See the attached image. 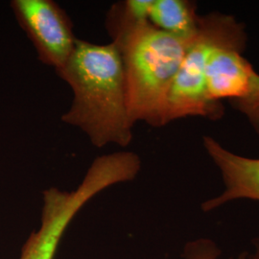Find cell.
I'll use <instances>...</instances> for the list:
<instances>
[{
  "instance_id": "cell-1",
  "label": "cell",
  "mask_w": 259,
  "mask_h": 259,
  "mask_svg": "<svg viewBox=\"0 0 259 259\" xmlns=\"http://www.w3.org/2000/svg\"><path fill=\"white\" fill-rule=\"evenodd\" d=\"M73 99L62 121L81 130L93 146L125 148L133 139L120 51L112 41L95 45L77 39L65 65L56 70Z\"/></svg>"
},
{
  "instance_id": "cell-2",
  "label": "cell",
  "mask_w": 259,
  "mask_h": 259,
  "mask_svg": "<svg viewBox=\"0 0 259 259\" xmlns=\"http://www.w3.org/2000/svg\"><path fill=\"white\" fill-rule=\"evenodd\" d=\"M190 42L148 22L115 44L122 57L128 108L134 124L144 121L153 127L166 125L169 92Z\"/></svg>"
},
{
  "instance_id": "cell-3",
  "label": "cell",
  "mask_w": 259,
  "mask_h": 259,
  "mask_svg": "<svg viewBox=\"0 0 259 259\" xmlns=\"http://www.w3.org/2000/svg\"><path fill=\"white\" fill-rule=\"evenodd\" d=\"M140 167L138 155L117 152L97 157L74 190H45L40 225L28 237L19 259H54L64 233L84 204L112 185L135 180Z\"/></svg>"
},
{
  "instance_id": "cell-4",
  "label": "cell",
  "mask_w": 259,
  "mask_h": 259,
  "mask_svg": "<svg viewBox=\"0 0 259 259\" xmlns=\"http://www.w3.org/2000/svg\"><path fill=\"white\" fill-rule=\"evenodd\" d=\"M246 38L245 27L232 16L211 13L200 17L196 36L186 49L169 92L166 124L187 116H204L210 119L222 116V105L209 101L206 96V64L216 48L227 45L245 46Z\"/></svg>"
},
{
  "instance_id": "cell-5",
  "label": "cell",
  "mask_w": 259,
  "mask_h": 259,
  "mask_svg": "<svg viewBox=\"0 0 259 259\" xmlns=\"http://www.w3.org/2000/svg\"><path fill=\"white\" fill-rule=\"evenodd\" d=\"M11 7L38 59L55 70L62 68L78 39L65 11L52 0H14Z\"/></svg>"
},
{
  "instance_id": "cell-6",
  "label": "cell",
  "mask_w": 259,
  "mask_h": 259,
  "mask_svg": "<svg viewBox=\"0 0 259 259\" xmlns=\"http://www.w3.org/2000/svg\"><path fill=\"white\" fill-rule=\"evenodd\" d=\"M204 145L221 173L225 187L221 194L202 204L204 212L237 200L259 202V158L236 155L210 137H204Z\"/></svg>"
},
{
  "instance_id": "cell-7",
  "label": "cell",
  "mask_w": 259,
  "mask_h": 259,
  "mask_svg": "<svg viewBox=\"0 0 259 259\" xmlns=\"http://www.w3.org/2000/svg\"><path fill=\"white\" fill-rule=\"evenodd\" d=\"M245 46L227 45L216 48L209 56L205 68V93L211 102L230 98L243 99L250 92L253 70L250 63L241 55Z\"/></svg>"
},
{
  "instance_id": "cell-8",
  "label": "cell",
  "mask_w": 259,
  "mask_h": 259,
  "mask_svg": "<svg viewBox=\"0 0 259 259\" xmlns=\"http://www.w3.org/2000/svg\"><path fill=\"white\" fill-rule=\"evenodd\" d=\"M196 8L194 2L187 0H154L149 21L173 37L190 41L199 26Z\"/></svg>"
},
{
  "instance_id": "cell-9",
  "label": "cell",
  "mask_w": 259,
  "mask_h": 259,
  "mask_svg": "<svg viewBox=\"0 0 259 259\" xmlns=\"http://www.w3.org/2000/svg\"><path fill=\"white\" fill-rule=\"evenodd\" d=\"M154 0H126L113 4L108 13L106 26L112 42L119 44L134 30L148 23Z\"/></svg>"
},
{
  "instance_id": "cell-10",
  "label": "cell",
  "mask_w": 259,
  "mask_h": 259,
  "mask_svg": "<svg viewBox=\"0 0 259 259\" xmlns=\"http://www.w3.org/2000/svg\"><path fill=\"white\" fill-rule=\"evenodd\" d=\"M182 256L184 259H246L247 252L224 258L223 250L215 241L209 237H199L185 244Z\"/></svg>"
},
{
  "instance_id": "cell-11",
  "label": "cell",
  "mask_w": 259,
  "mask_h": 259,
  "mask_svg": "<svg viewBox=\"0 0 259 259\" xmlns=\"http://www.w3.org/2000/svg\"><path fill=\"white\" fill-rule=\"evenodd\" d=\"M238 111L244 113L252 127L259 133V75H253L250 83V92L243 99L233 101Z\"/></svg>"
},
{
  "instance_id": "cell-12",
  "label": "cell",
  "mask_w": 259,
  "mask_h": 259,
  "mask_svg": "<svg viewBox=\"0 0 259 259\" xmlns=\"http://www.w3.org/2000/svg\"><path fill=\"white\" fill-rule=\"evenodd\" d=\"M246 259H259V237L252 240V250L247 252Z\"/></svg>"
}]
</instances>
